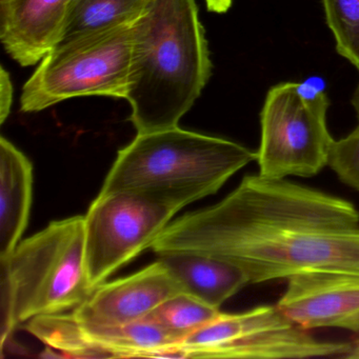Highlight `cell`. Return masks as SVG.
I'll use <instances>...</instances> for the list:
<instances>
[{
  "instance_id": "1",
  "label": "cell",
  "mask_w": 359,
  "mask_h": 359,
  "mask_svg": "<svg viewBox=\"0 0 359 359\" xmlns=\"http://www.w3.org/2000/svg\"><path fill=\"white\" fill-rule=\"evenodd\" d=\"M226 260L250 285L311 271L359 273V211L341 197L260 174L170 222L151 249Z\"/></svg>"
},
{
  "instance_id": "2",
  "label": "cell",
  "mask_w": 359,
  "mask_h": 359,
  "mask_svg": "<svg viewBox=\"0 0 359 359\" xmlns=\"http://www.w3.org/2000/svg\"><path fill=\"white\" fill-rule=\"evenodd\" d=\"M211 71L196 0H149L133 25L126 97L137 133L177 127Z\"/></svg>"
},
{
  "instance_id": "3",
  "label": "cell",
  "mask_w": 359,
  "mask_h": 359,
  "mask_svg": "<svg viewBox=\"0 0 359 359\" xmlns=\"http://www.w3.org/2000/svg\"><path fill=\"white\" fill-rule=\"evenodd\" d=\"M257 152L226 138L180 129L137 133L117 153L100 194L136 191L184 209L215 194Z\"/></svg>"
},
{
  "instance_id": "4",
  "label": "cell",
  "mask_w": 359,
  "mask_h": 359,
  "mask_svg": "<svg viewBox=\"0 0 359 359\" xmlns=\"http://www.w3.org/2000/svg\"><path fill=\"white\" fill-rule=\"evenodd\" d=\"M0 291L1 351L14 330L30 319L83 304L93 291L86 266L83 216L50 222L0 258Z\"/></svg>"
},
{
  "instance_id": "5",
  "label": "cell",
  "mask_w": 359,
  "mask_h": 359,
  "mask_svg": "<svg viewBox=\"0 0 359 359\" xmlns=\"http://www.w3.org/2000/svg\"><path fill=\"white\" fill-rule=\"evenodd\" d=\"M134 22L58 43L25 83L20 97L22 112H39L83 96L126 100Z\"/></svg>"
},
{
  "instance_id": "6",
  "label": "cell",
  "mask_w": 359,
  "mask_h": 359,
  "mask_svg": "<svg viewBox=\"0 0 359 359\" xmlns=\"http://www.w3.org/2000/svg\"><path fill=\"white\" fill-rule=\"evenodd\" d=\"M330 100L308 83H281L269 90L260 112V175L312 177L329 165L335 140L327 125Z\"/></svg>"
},
{
  "instance_id": "7",
  "label": "cell",
  "mask_w": 359,
  "mask_h": 359,
  "mask_svg": "<svg viewBox=\"0 0 359 359\" xmlns=\"http://www.w3.org/2000/svg\"><path fill=\"white\" fill-rule=\"evenodd\" d=\"M350 342L315 337L295 325L276 304L226 314L194 332L177 346L180 358L304 359L341 358Z\"/></svg>"
},
{
  "instance_id": "8",
  "label": "cell",
  "mask_w": 359,
  "mask_h": 359,
  "mask_svg": "<svg viewBox=\"0 0 359 359\" xmlns=\"http://www.w3.org/2000/svg\"><path fill=\"white\" fill-rule=\"evenodd\" d=\"M180 210V205L150 193H100L83 216L90 287L106 283L125 264L150 250Z\"/></svg>"
},
{
  "instance_id": "9",
  "label": "cell",
  "mask_w": 359,
  "mask_h": 359,
  "mask_svg": "<svg viewBox=\"0 0 359 359\" xmlns=\"http://www.w3.org/2000/svg\"><path fill=\"white\" fill-rule=\"evenodd\" d=\"M22 327L71 358H180V340L147 319L125 327H100L64 312L34 317Z\"/></svg>"
},
{
  "instance_id": "10",
  "label": "cell",
  "mask_w": 359,
  "mask_h": 359,
  "mask_svg": "<svg viewBox=\"0 0 359 359\" xmlns=\"http://www.w3.org/2000/svg\"><path fill=\"white\" fill-rule=\"evenodd\" d=\"M287 283L276 306L295 325L359 333V273L311 271Z\"/></svg>"
},
{
  "instance_id": "11",
  "label": "cell",
  "mask_w": 359,
  "mask_h": 359,
  "mask_svg": "<svg viewBox=\"0 0 359 359\" xmlns=\"http://www.w3.org/2000/svg\"><path fill=\"white\" fill-rule=\"evenodd\" d=\"M180 293L184 290L177 279L157 259L130 276L98 285L71 314L88 325L125 327L144 320L157 306Z\"/></svg>"
},
{
  "instance_id": "12",
  "label": "cell",
  "mask_w": 359,
  "mask_h": 359,
  "mask_svg": "<svg viewBox=\"0 0 359 359\" xmlns=\"http://www.w3.org/2000/svg\"><path fill=\"white\" fill-rule=\"evenodd\" d=\"M71 0H0V41L20 66L39 64L57 46Z\"/></svg>"
},
{
  "instance_id": "13",
  "label": "cell",
  "mask_w": 359,
  "mask_h": 359,
  "mask_svg": "<svg viewBox=\"0 0 359 359\" xmlns=\"http://www.w3.org/2000/svg\"><path fill=\"white\" fill-rule=\"evenodd\" d=\"M33 165L7 138H0V258L11 255L28 226Z\"/></svg>"
},
{
  "instance_id": "14",
  "label": "cell",
  "mask_w": 359,
  "mask_h": 359,
  "mask_svg": "<svg viewBox=\"0 0 359 359\" xmlns=\"http://www.w3.org/2000/svg\"><path fill=\"white\" fill-rule=\"evenodd\" d=\"M157 257L177 279L184 293L214 308L219 309L250 285L243 270L219 258L184 252H170Z\"/></svg>"
},
{
  "instance_id": "15",
  "label": "cell",
  "mask_w": 359,
  "mask_h": 359,
  "mask_svg": "<svg viewBox=\"0 0 359 359\" xmlns=\"http://www.w3.org/2000/svg\"><path fill=\"white\" fill-rule=\"evenodd\" d=\"M148 1L71 0L60 43L90 33L132 24L142 15Z\"/></svg>"
},
{
  "instance_id": "16",
  "label": "cell",
  "mask_w": 359,
  "mask_h": 359,
  "mask_svg": "<svg viewBox=\"0 0 359 359\" xmlns=\"http://www.w3.org/2000/svg\"><path fill=\"white\" fill-rule=\"evenodd\" d=\"M219 309L186 293L177 294L157 306L147 320L153 321L167 330L182 341L220 316Z\"/></svg>"
},
{
  "instance_id": "17",
  "label": "cell",
  "mask_w": 359,
  "mask_h": 359,
  "mask_svg": "<svg viewBox=\"0 0 359 359\" xmlns=\"http://www.w3.org/2000/svg\"><path fill=\"white\" fill-rule=\"evenodd\" d=\"M338 54L359 72V0H323Z\"/></svg>"
},
{
  "instance_id": "18",
  "label": "cell",
  "mask_w": 359,
  "mask_h": 359,
  "mask_svg": "<svg viewBox=\"0 0 359 359\" xmlns=\"http://www.w3.org/2000/svg\"><path fill=\"white\" fill-rule=\"evenodd\" d=\"M329 167L344 184L359 193V125L346 137L334 142Z\"/></svg>"
},
{
  "instance_id": "19",
  "label": "cell",
  "mask_w": 359,
  "mask_h": 359,
  "mask_svg": "<svg viewBox=\"0 0 359 359\" xmlns=\"http://www.w3.org/2000/svg\"><path fill=\"white\" fill-rule=\"evenodd\" d=\"M13 102V87L9 73L1 68L0 70V123H4L9 116Z\"/></svg>"
},
{
  "instance_id": "20",
  "label": "cell",
  "mask_w": 359,
  "mask_h": 359,
  "mask_svg": "<svg viewBox=\"0 0 359 359\" xmlns=\"http://www.w3.org/2000/svg\"><path fill=\"white\" fill-rule=\"evenodd\" d=\"M208 10L214 13H226L231 6H232L233 0H205Z\"/></svg>"
},
{
  "instance_id": "21",
  "label": "cell",
  "mask_w": 359,
  "mask_h": 359,
  "mask_svg": "<svg viewBox=\"0 0 359 359\" xmlns=\"http://www.w3.org/2000/svg\"><path fill=\"white\" fill-rule=\"evenodd\" d=\"M344 359H359V335L350 342L348 352L341 357Z\"/></svg>"
},
{
  "instance_id": "22",
  "label": "cell",
  "mask_w": 359,
  "mask_h": 359,
  "mask_svg": "<svg viewBox=\"0 0 359 359\" xmlns=\"http://www.w3.org/2000/svg\"><path fill=\"white\" fill-rule=\"evenodd\" d=\"M352 104L354 107L355 112H356L357 118L359 121V83L357 85L356 90H355L354 95L352 97Z\"/></svg>"
}]
</instances>
